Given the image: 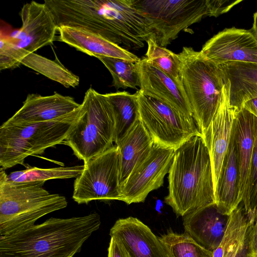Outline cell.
<instances>
[{
    "label": "cell",
    "mask_w": 257,
    "mask_h": 257,
    "mask_svg": "<svg viewBox=\"0 0 257 257\" xmlns=\"http://www.w3.org/2000/svg\"><path fill=\"white\" fill-rule=\"evenodd\" d=\"M239 168L236 144L232 132L218 184L215 204L219 211L229 216L241 203L238 201Z\"/></svg>",
    "instance_id": "22"
},
{
    "label": "cell",
    "mask_w": 257,
    "mask_h": 257,
    "mask_svg": "<svg viewBox=\"0 0 257 257\" xmlns=\"http://www.w3.org/2000/svg\"><path fill=\"white\" fill-rule=\"evenodd\" d=\"M251 30L257 37V12L253 15V22Z\"/></svg>",
    "instance_id": "36"
},
{
    "label": "cell",
    "mask_w": 257,
    "mask_h": 257,
    "mask_svg": "<svg viewBox=\"0 0 257 257\" xmlns=\"http://www.w3.org/2000/svg\"><path fill=\"white\" fill-rule=\"evenodd\" d=\"M0 70L16 67L19 62L21 50L10 43L6 37L1 36Z\"/></svg>",
    "instance_id": "30"
},
{
    "label": "cell",
    "mask_w": 257,
    "mask_h": 257,
    "mask_svg": "<svg viewBox=\"0 0 257 257\" xmlns=\"http://www.w3.org/2000/svg\"><path fill=\"white\" fill-rule=\"evenodd\" d=\"M111 102L115 118L114 143L116 144L129 131L139 119L136 93L117 91L106 94Z\"/></svg>",
    "instance_id": "23"
},
{
    "label": "cell",
    "mask_w": 257,
    "mask_h": 257,
    "mask_svg": "<svg viewBox=\"0 0 257 257\" xmlns=\"http://www.w3.org/2000/svg\"><path fill=\"white\" fill-rule=\"evenodd\" d=\"M59 41L74 47L91 56L120 58L134 62L140 60L137 56L102 37L90 32L68 26L58 28Z\"/></svg>",
    "instance_id": "19"
},
{
    "label": "cell",
    "mask_w": 257,
    "mask_h": 257,
    "mask_svg": "<svg viewBox=\"0 0 257 257\" xmlns=\"http://www.w3.org/2000/svg\"><path fill=\"white\" fill-rule=\"evenodd\" d=\"M140 80L139 90L145 95L162 101L193 116L183 87L150 62L146 57L137 62Z\"/></svg>",
    "instance_id": "14"
},
{
    "label": "cell",
    "mask_w": 257,
    "mask_h": 257,
    "mask_svg": "<svg viewBox=\"0 0 257 257\" xmlns=\"http://www.w3.org/2000/svg\"><path fill=\"white\" fill-rule=\"evenodd\" d=\"M147 43L148 49L146 56L147 59L183 87L178 54L159 45L154 37L148 39Z\"/></svg>",
    "instance_id": "28"
},
{
    "label": "cell",
    "mask_w": 257,
    "mask_h": 257,
    "mask_svg": "<svg viewBox=\"0 0 257 257\" xmlns=\"http://www.w3.org/2000/svg\"><path fill=\"white\" fill-rule=\"evenodd\" d=\"M106 67L112 77V85L116 89L131 88L137 89L140 80L137 70V62L110 57L97 58Z\"/></svg>",
    "instance_id": "27"
},
{
    "label": "cell",
    "mask_w": 257,
    "mask_h": 257,
    "mask_svg": "<svg viewBox=\"0 0 257 257\" xmlns=\"http://www.w3.org/2000/svg\"><path fill=\"white\" fill-rule=\"evenodd\" d=\"M232 134L239 168L238 201L241 203L246 190L250 160L257 135V117L244 108L238 109Z\"/></svg>",
    "instance_id": "18"
},
{
    "label": "cell",
    "mask_w": 257,
    "mask_h": 257,
    "mask_svg": "<svg viewBox=\"0 0 257 257\" xmlns=\"http://www.w3.org/2000/svg\"><path fill=\"white\" fill-rule=\"evenodd\" d=\"M249 237L251 252L257 253V210L253 223L249 224Z\"/></svg>",
    "instance_id": "34"
},
{
    "label": "cell",
    "mask_w": 257,
    "mask_h": 257,
    "mask_svg": "<svg viewBox=\"0 0 257 257\" xmlns=\"http://www.w3.org/2000/svg\"><path fill=\"white\" fill-rule=\"evenodd\" d=\"M177 54L183 89L204 138L221 100L224 86L223 73L219 65L191 47H184Z\"/></svg>",
    "instance_id": "4"
},
{
    "label": "cell",
    "mask_w": 257,
    "mask_h": 257,
    "mask_svg": "<svg viewBox=\"0 0 257 257\" xmlns=\"http://www.w3.org/2000/svg\"><path fill=\"white\" fill-rule=\"evenodd\" d=\"M251 257H257V253L251 252Z\"/></svg>",
    "instance_id": "37"
},
{
    "label": "cell",
    "mask_w": 257,
    "mask_h": 257,
    "mask_svg": "<svg viewBox=\"0 0 257 257\" xmlns=\"http://www.w3.org/2000/svg\"><path fill=\"white\" fill-rule=\"evenodd\" d=\"M0 172V236L13 234L35 225L43 216L67 207L66 198L43 188L45 181L16 183Z\"/></svg>",
    "instance_id": "3"
},
{
    "label": "cell",
    "mask_w": 257,
    "mask_h": 257,
    "mask_svg": "<svg viewBox=\"0 0 257 257\" xmlns=\"http://www.w3.org/2000/svg\"><path fill=\"white\" fill-rule=\"evenodd\" d=\"M175 151L154 143L148 154L120 186L121 201L128 205L144 202L149 193L162 186L172 165Z\"/></svg>",
    "instance_id": "10"
},
{
    "label": "cell",
    "mask_w": 257,
    "mask_h": 257,
    "mask_svg": "<svg viewBox=\"0 0 257 257\" xmlns=\"http://www.w3.org/2000/svg\"><path fill=\"white\" fill-rule=\"evenodd\" d=\"M241 108H244L257 117V98L245 102Z\"/></svg>",
    "instance_id": "35"
},
{
    "label": "cell",
    "mask_w": 257,
    "mask_h": 257,
    "mask_svg": "<svg viewBox=\"0 0 257 257\" xmlns=\"http://www.w3.org/2000/svg\"><path fill=\"white\" fill-rule=\"evenodd\" d=\"M20 62L65 87H75L79 83V77L66 68L56 57L52 60L35 53L27 52Z\"/></svg>",
    "instance_id": "24"
},
{
    "label": "cell",
    "mask_w": 257,
    "mask_h": 257,
    "mask_svg": "<svg viewBox=\"0 0 257 257\" xmlns=\"http://www.w3.org/2000/svg\"><path fill=\"white\" fill-rule=\"evenodd\" d=\"M107 257H129L122 244L113 237L110 240L108 248Z\"/></svg>",
    "instance_id": "33"
},
{
    "label": "cell",
    "mask_w": 257,
    "mask_h": 257,
    "mask_svg": "<svg viewBox=\"0 0 257 257\" xmlns=\"http://www.w3.org/2000/svg\"><path fill=\"white\" fill-rule=\"evenodd\" d=\"M200 52L218 65L230 61L257 64V37L251 30L226 29L208 40Z\"/></svg>",
    "instance_id": "12"
},
{
    "label": "cell",
    "mask_w": 257,
    "mask_h": 257,
    "mask_svg": "<svg viewBox=\"0 0 257 257\" xmlns=\"http://www.w3.org/2000/svg\"><path fill=\"white\" fill-rule=\"evenodd\" d=\"M72 97L55 92L48 96L29 94L22 106L5 124H24L55 120L78 109Z\"/></svg>",
    "instance_id": "16"
},
{
    "label": "cell",
    "mask_w": 257,
    "mask_h": 257,
    "mask_svg": "<svg viewBox=\"0 0 257 257\" xmlns=\"http://www.w3.org/2000/svg\"><path fill=\"white\" fill-rule=\"evenodd\" d=\"M219 66L231 106L239 109L247 101L257 98L256 64L230 61Z\"/></svg>",
    "instance_id": "20"
},
{
    "label": "cell",
    "mask_w": 257,
    "mask_h": 257,
    "mask_svg": "<svg viewBox=\"0 0 257 257\" xmlns=\"http://www.w3.org/2000/svg\"><path fill=\"white\" fill-rule=\"evenodd\" d=\"M100 224L95 212L51 217L17 233L0 236V257H73Z\"/></svg>",
    "instance_id": "1"
},
{
    "label": "cell",
    "mask_w": 257,
    "mask_h": 257,
    "mask_svg": "<svg viewBox=\"0 0 257 257\" xmlns=\"http://www.w3.org/2000/svg\"><path fill=\"white\" fill-rule=\"evenodd\" d=\"M249 225L247 229L230 245L223 257H251Z\"/></svg>",
    "instance_id": "31"
},
{
    "label": "cell",
    "mask_w": 257,
    "mask_h": 257,
    "mask_svg": "<svg viewBox=\"0 0 257 257\" xmlns=\"http://www.w3.org/2000/svg\"><path fill=\"white\" fill-rule=\"evenodd\" d=\"M242 203L248 223L251 225L257 210V135L250 160L246 190Z\"/></svg>",
    "instance_id": "29"
},
{
    "label": "cell",
    "mask_w": 257,
    "mask_h": 257,
    "mask_svg": "<svg viewBox=\"0 0 257 257\" xmlns=\"http://www.w3.org/2000/svg\"><path fill=\"white\" fill-rule=\"evenodd\" d=\"M149 21L158 44L165 47L179 33L199 22L210 12L208 0H133Z\"/></svg>",
    "instance_id": "8"
},
{
    "label": "cell",
    "mask_w": 257,
    "mask_h": 257,
    "mask_svg": "<svg viewBox=\"0 0 257 257\" xmlns=\"http://www.w3.org/2000/svg\"><path fill=\"white\" fill-rule=\"evenodd\" d=\"M81 106L61 118L43 122L6 124L0 127V166L4 170L23 164L28 156L41 154L61 144L76 122Z\"/></svg>",
    "instance_id": "5"
},
{
    "label": "cell",
    "mask_w": 257,
    "mask_h": 257,
    "mask_svg": "<svg viewBox=\"0 0 257 257\" xmlns=\"http://www.w3.org/2000/svg\"><path fill=\"white\" fill-rule=\"evenodd\" d=\"M136 94L139 118L154 144L176 150L193 137L202 136L193 117L162 101L144 95L139 89Z\"/></svg>",
    "instance_id": "7"
},
{
    "label": "cell",
    "mask_w": 257,
    "mask_h": 257,
    "mask_svg": "<svg viewBox=\"0 0 257 257\" xmlns=\"http://www.w3.org/2000/svg\"><path fill=\"white\" fill-rule=\"evenodd\" d=\"M21 28L6 38L12 44L29 53L52 44L58 26L46 4L32 1L23 5L20 13Z\"/></svg>",
    "instance_id": "11"
},
{
    "label": "cell",
    "mask_w": 257,
    "mask_h": 257,
    "mask_svg": "<svg viewBox=\"0 0 257 257\" xmlns=\"http://www.w3.org/2000/svg\"><path fill=\"white\" fill-rule=\"evenodd\" d=\"M76 178L73 199L78 204L93 200L121 201L119 182L120 156L116 145L84 163Z\"/></svg>",
    "instance_id": "9"
},
{
    "label": "cell",
    "mask_w": 257,
    "mask_h": 257,
    "mask_svg": "<svg viewBox=\"0 0 257 257\" xmlns=\"http://www.w3.org/2000/svg\"><path fill=\"white\" fill-rule=\"evenodd\" d=\"M120 156V187L136 166L148 154L154 145L150 134L140 118L125 135L115 144Z\"/></svg>",
    "instance_id": "21"
},
{
    "label": "cell",
    "mask_w": 257,
    "mask_h": 257,
    "mask_svg": "<svg viewBox=\"0 0 257 257\" xmlns=\"http://www.w3.org/2000/svg\"><path fill=\"white\" fill-rule=\"evenodd\" d=\"M165 203L177 216L215 204L212 166L202 136H195L175 151L168 173Z\"/></svg>",
    "instance_id": "2"
},
{
    "label": "cell",
    "mask_w": 257,
    "mask_h": 257,
    "mask_svg": "<svg viewBox=\"0 0 257 257\" xmlns=\"http://www.w3.org/2000/svg\"><path fill=\"white\" fill-rule=\"evenodd\" d=\"M241 2L240 0H208L210 12L209 17H216L225 13Z\"/></svg>",
    "instance_id": "32"
},
{
    "label": "cell",
    "mask_w": 257,
    "mask_h": 257,
    "mask_svg": "<svg viewBox=\"0 0 257 257\" xmlns=\"http://www.w3.org/2000/svg\"><path fill=\"white\" fill-rule=\"evenodd\" d=\"M81 104L79 118L63 143L85 163L114 146L116 123L106 94L90 87Z\"/></svg>",
    "instance_id": "6"
},
{
    "label": "cell",
    "mask_w": 257,
    "mask_h": 257,
    "mask_svg": "<svg viewBox=\"0 0 257 257\" xmlns=\"http://www.w3.org/2000/svg\"><path fill=\"white\" fill-rule=\"evenodd\" d=\"M229 216L221 213L216 205L200 208L183 217L185 232L200 245L213 251L226 231Z\"/></svg>",
    "instance_id": "17"
},
{
    "label": "cell",
    "mask_w": 257,
    "mask_h": 257,
    "mask_svg": "<svg viewBox=\"0 0 257 257\" xmlns=\"http://www.w3.org/2000/svg\"><path fill=\"white\" fill-rule=\"evenodd\" d=\"M238 109L230 105L228 86L224 83L217 111L204 137L212 166L215 199L223 163L230 142L234 120Z\"/></svg>",
    "instance_id": "13"
},
{
    "label": "cell",
    "mask_w": 257,
    "mask_h": 257,
    "mask_svg": "<svg viewBox=\"0 0 257 257\" xmlns=\"http://www.w3.org/2000/svg\"><path fill=\"white\" fill-rule=\"evenodd\" d=\"M169 257H213V251L198 243L186 232L171 230L159 237Z\"/></svg>",
    "instance_id": "26"
},
{
    "label": "cell",
    "mask_w": 257,
    "mask_h": 257,
    "mask_svg": "<svg viewBox=\"0 0 257 257\" xmlns=\"http://www.w3.org/2000/svg\"><path fill=\"white\" fill-rule=\"evenodd\" d=\"M83 169V165L47 169L28 165L25 170L15 171L8 175V180L13 182L25 183L70 179L78 177Z\"/></svg>",
    "instance_id": "25"
},
{
    "label": "cell",
    "mask_w": 257,
    "mask_h": 257,
    "mask_svg": "<svg viewBox=\"0 0 257 257\" xmlns=\"http://www.w3.org/2000/svg\"><path fill=\"white\" fill-rule=\"evenodd\" d=\"M109 235L122 244L129 257H169L159 237L137 218L118 219Z\"/></svg>",
    "instance_id": "15"
}]
</instances>
